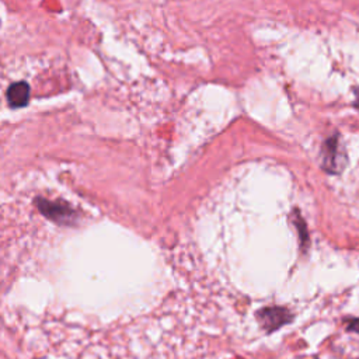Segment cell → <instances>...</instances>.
I'll list each match as a JSON object with an SVG mask.
<instances>
[{"label":"cell","mask_w":359,"mask_h":359,"mask_svg":"<svg viewBox=\"0 0 359 359\" xmlns=\"http://www.w3.org/2000/svg\"><path fill=\"white\" fill-rule=\"evenodd\" d=\"M28 97H29V88H28V84L24 81L14 83L7 90V101L14 108L24 107L28 101Z\"/></svg>","instance_id":"cell-1"}]
</instances>
